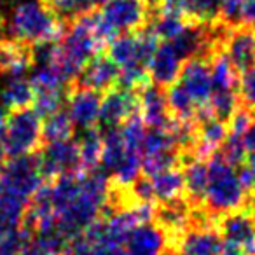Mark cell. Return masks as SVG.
<instances>
[{
	"instance_id": "obj_1",
	"label": "cell",
	"mask_w": 255,
	"mask_h": 255,
	"mask_svg": "<svg viewBox=\"0 0 255 255\" xmlns=\"http://www.w3.org/2000/svg\"><path fill=\"white\" fill-rule=\"evenodd\" d=\"M56 229L68 241L98 222L110 196V178L105 171L91 170L84 175L68 173L46 184Z\"/></svg>"
},
{
	"instance_id": "obj_2",
	"label": "cell",
	"mask_w": 255,
	"mask_h": 255,
	"mask_svg": "<svg viewBox=\"0 0 255 255\" xmlns=\"http://www.w3.org/2000/svg\"><path fill=\"white\" fill-rule=\"evenodd\" d=\"M105 39L102 37L96 23V12L89 11L72 19L70 26L63 30L56 40L54 65L68 79L77 77L84 67L98 54Z\"/></svg>"
},
{
	"instance_id": "obj_3",
	"label": "cell",
	"mask_w": 255,
	"mask_h": 255,
	"mask_svg": "<svg viewBox=\"0 0 255 255\" xmlns=\"http://www.w3.org/2000/svg\"><path fill=\"white\" fill-rule=\"evenodd\" d=\"M157 37L152 30L121 33L114 37L109 47V56L119 68V82L126 88H142L149 77V61L156 51Z\"/></svg>"
},
{
	"instance_id": "obj_4",
	"label": "cell",
	"mask_w": 255,
	"mask_h": 255,
	"mask_svg": "<svg viewBox=\"0 0 255 255\" xmlns=\"http://www.w3.org/2000/svg\"><path fill=\"white\" fill-rule=\"evenodd\" d=\"M9 35L16 42L37 46L42 42L58 40L63 33V19L42 0L19 2L9 18Z\"/></svg>"
},
{
	"instance_id": "obj_5",
	"label": "cell",
	"mask_w": 255,
	"mask_h": 255,
	"mask_svg": "<svg viewBox=\"0 0 255 255\" xmlns=\"http://www.w3.org/2000/svg\"><path fill=\"white\" fill-rule=\"evenodd\" d=\"M247 192L236 166L222 156H213L208 163V187L205 194L206 208L215 215L238 212L247 201Z\"/></svg>"
},
{
	"instance_id": "obj_6",
	"label": "cell",
	"mask_w": 255,
	"mask_h": 255,
	"mask_svg": "<svg viewBox=\"0 0 255 255\" xmlns=\"http://www.w3.org/2000/svg\"><path fill=\"white\" fill-rule=\"evenodd\" d=\"M102 5L96 23L105 42L121 33L136 32L147 23L149 4L145 0H107Z\"/></svg>"
},
{
	"instance_id": "obj_7",
	"label": "cell",
	"mask_w": 255,
	"mask_h": 255,
	"mask_svg": "<svg viewBox=\"0 0 255 255\" xmlns=\"http://www.w3.org/2000/svg\"><path fill=\"white\" fill-rule=\"evenodd\" d=\"M42 138V121L35 109L12 110L4 129V152L7 157L32 154Z\"/></svg>"
},
{
	"instance_id": "obj_8",
	"label": "cell",
	"mask_w": 255,
	"mask_h": 255,
	"mask_svg": "<svg viewBox=\"0 0 255 255\" xmlns=\"http://www.w3.org/2000/svg\"><path fill=\"white\" fill-rule=\"evenodd\" d=\"M42 178L44 173L40 168V159L37 156L26 154V156L11 157V161L0 170V189L12 192L30 203L33 194L44 184Z\"/></svg>"
},
{
	"instance_id": "obj_9",
	"label": "cell",
	"mask_w": 255,
	"mask_h": 255,
	"mask_svg": "<svg viewBox=\"0 0 255 255\" xmlns=\"http://www.w3.org/2000/svg\"><path fill=\"white\" fill-rule=\"evenodd\" d=\"M178 84L187 93V96L192 100L196 109L199 110V119L210 117L208 103L212 98L213 84H212V72L210 67L201 56L189 58L182 65L180 75H178Z\"/></svg>"
},
{
	"instance_id": "obj_10",
	"label": "cell",
	"mask_w": 255,
	"mask_h": 255,
	"mask_svg": "<svg viewBox=\"0 0 255 255\" xmlns=\"http://www.w3.org/2000/svg\"><path fill=\"white\" fill-rule=\"evenodd\" d=\"M39 159L44 177L51 178L77 173L79 168H82L81 156H79V143L72 138L60 140V142H47Z\"/></svg>"
},
{
	"instance_id": "obj_11",
	"label": "cell",
	"mask_w": 255,
	"mask_h": 255,
	"mask_svg": "<svg viewBox=\"0 0 255 255\" xmlns=\"http://www.w3.org/2000/svg\"><path fill=\"white\" fill-rule=\"evenodd\" d=\"M226 56L238 72H247L255 67V28L236 25L224 30L222 39Z\"/></svg>"
},
{
	"instance_id": "obj_12",
	"label": "cell",
	"mask_w": 255,
	"mask_h": 255,
	"mask_svg": "<svg viewBox=\"0 0 255 255\" xmlns=\"http://www.w3.org/2000/svg\"><path fill=\"white\" fill-rule=\"evenodd\" d=\"M220 0H159L157 11L180 16L191 23L215 25L219 21Z\"/></svg>"
},
{
	"instance_id": "obj_13",
	"label": "cell",
	"mask_w": 255,
	"mask_h": 255,
	"mask_svg": "<svg viewBox=\"0 0 255 255\" xmlns=\"http://www.w3.org/2000/svg\"><path fill=\"white\" fill-rule=\"evenodd\" d=\"M184 61V56L178 53V49L171 42L157 44L149 61V67H147L149 79L159 88L171 86L180 75Z\"/></svg>"
},
{
	"instance_id": "obj_14",
	"label": "cell",
	"mask_w": 255,
	"mask_h": 255,
	"mask_svg": "<svg viewBox=\"0 0 255 255\" xmlns=\"http://www.w3.org/2000/svg\"><path fill=\"white\" fill-rule=\"evenodd\" d=\"M138 107V98L131 91V88H110L102 98L100 110V123L107 128H114L123 124L128 117H131Z\"/></svg>"
},
{
	"instance_id": "obj_15",
	"label": "cell",
	"mask_w": 255,
	"mask_h": 255,
	"mask_svg": "<svg viewBox=\"0 0 255 255\" xmlns=\"http://www.w3.org/2000/svg\"><path fill=\"white\" fill-rule=\"evenodd\" d=\"M224 243L240 248L245 255H255V220L248 213L233 212L220 224Z\"/></svg>"
},
{
	"instance_id": "obj_16",
	"label": "cell",
	"mask_w": 255,
	"mask_h": 255,
	"mask_svg": "<svg viewBox=\"0 0 255 255\" xmlns=\"http://www.w3.org/2000/svg\"><path fill=\"white\" fill-rule=\"evenodd\" d=\"M100 110H102V98L95 89L81 86L68 98V116L74 126L81 128L84 131L91 129L100 121Z\"/></svg>"
},
{
	"instance_id": "obj_17",
	"label": "cell",
	"mask_w": 255,
	"mask_h": 255,
	"mask_svg": "<svg viewBox=\"0 0 255 255\" xmlns=\"http://www.w3.org/2000/svg\"><path fill=\"white\" fill-rule=\"evenodd\" d=\"M166 247V231L152 222L140 224L124 241L126 255H161Z\"/></svg>"
},
{
	"instance_id": "obj_18",
	"label": "cell",
	"mask_w": 255,
	"mask_h": 255,
	"mask_svg": "<svg viewBox=\"0 0 255 255\" xmlns=\"http://www.w3.org/2000/svg\"><path fill=\"white\" fill-rule=\"evenodd\" d=\"M222 248V234L206 226L185 229L178 241L180 255H219Z\"/></svg>"
},
{
	"instance_id": "obj_19",
	"label": "cell",
	"mask_w": 255,
	"mask_h": 255,
	"mask_svg": "<svg viewBox=\"0 0 255 255\" xmlns=\"http://www.w3.org/2000/svg\"><path fill=\"white\" fill-rule=\"evenodd\" d=\"M140 91L138 107L142 110V121L147 128H161L170 124V109H168L166 95L161 91L159 86H145Z\"/></svg>"
},
{
	"instance_id": "obj_20",
	"label": "cell",
	"mask_w": 255,
	"mask_h": 255,
	"mask_svg": "<svg viewBox=\"0 0 255 255\" xmlns=\"http://www.w3.org/2000/svg\"><path fill=\"white\" fill-rule=\"evenodd\" d=\"M119 81V68L110 56H95L81 72V86L95 91H109Z\"/></svg>"
},
{
	"instance_id": "obj_21",
	"label": "cell",
	"mask_w": 255,
	"mask_h": 255,
	"mask_svg": "<svg viewBox=\"0 0 255 255\" xmlns=\"http://www.w3.org/2000/svg\"><path fill=\"white\" fill-rule=\"evenodd\" d=\"M227 131H229V128L226 126L224 119H219V117L213 116L205 117L198 133L194 135L198 157L210 156L215 150H219L224 145V142H226Z\"/></svg>"
},
{
	"instance_id": "obj_22",
	"label": "cell",
	"mask_w": 255,
	"mask_h": 255,
	"mask_svg": "<svg viewBox=\"0 0 255 255\" xmlns=\"http://www.w3.org/2000/svg\"><path fill=\"white\" fill-rule=\"evenodd\" d=\"M28 201L0 189V241L21 227Z\"/></svg>"
},
{
	"instance_id": "obj_23",
	"label": "cell",
	"mask_w": 255,
	"mask_h": 255,
	"mask_svg": "<svg viewBox=\"0 0 255 255\" xmlns=\"http://www.w3.org/2000/svg\"><path fill=\"white\" fill-rule=\"evenodd\" d=\"M149 182L150 187H152L154 199L161 203L177 201V199H180L182 192L185 191L184 173L175 166L149 175Z\"/></svg>"
},
{
	"instance_id": "obj_24",
	"label": "cell",
	"mask_w": 255,
	"mask_h": 255,
	"mask_svg": "<svg viewBox=\"0 0 255 255\" xmlns=\"http://www.w3.org/2000/svg\"><path fill=\"white\" fill-rule=\"evenodd\" d=\"M33 61V53L30 46L21 42H7L4 47L0 68L9 75V77H25V74L30 70V65Z\"/></svg>"
},
{
	"instance_id": "obj_25",
	"label": "cell",
	"mask_w": 255,
	"mask_h": 255,
	"mask_svg": "<svg viewBox=\"0 0 255 255\" xmlns=\"http://www.w3.org/2000/svg\"><path fill=\"white\" fill-rule=\"evenodd\" d=\"M33 98H35L33 86L30 79L25 77H9L7 84L0 91V102L9 110L26 109L33 103Z\"/></svg>"
},
{
	"instance_id": "obj_26",
	"label": "cell",
	"mask_w": 255,
	"mask_h": 255,
	"mask_svg": "<svg viewBox=\"0 0 255 255\" xmlns=\"http://www.w3.org/2000/svg\"><path fill=\"white\" fill-rule=\"evenodd\" d=\"M184 185L192 203L205 201L206 187H208V163L203 157H194L185 164Z\"/></svg>"
},
{
	"instance_id": "obj_27",
	"label": "cell",
	"mask_w": 255,
	"mask_h": 255,
	"mask_svg": "<svg viewBox=\"0 0 255 255\" xmlns=\"http://www.w3.org/2000/svg\"><path fill=\"white\" fill-rule=\"evenodd\" d=\"M156 217L166 233H184L191 224V210L180 199L163 203L159 212H156Z\"/></svg>"
},
{
	"instance_id": "obj_28",
	"label": "cell",
	"mask_w": 255,
	"mask_h": 255,
	"mask_svg": "<svg viewBox=\"0 0 255 255\" xmlns=\"http://www.w3.org/2000/svg\"><path fill=\"white\" fill-rule=\"evenodd\" d=\"M67 245L68 240L58 229L32 231L26 255H61Z\"/></svg>"
},
{
	"instance_id": "obj_29",
	"label": "cell",
	"mask_w": 255,
	"mask_h": 255,
	"mask_svg": "<svg viewBox=\"0 0 255 255\" xmlns=\"http://www.w3.org/2000/svg\"><path fill=\"white\" fill-rule=\"evenodd\" d=\"M30 82L33 86V91H65V84L68 77L56 67L54 63L35 65Z\"/></svg>"
},
{
	"instance_id": "obj_30",
	"label": "cell",
	"mask_w": 255,
	"mask_h": 255,
	"mask_svg": "<svg viewBox=\"0 0 255 255\" xmlns=\"http://www.w3.org/2000/svg\"><path fill=\"white\" fill-rule=\"evenodd\" d=\"M210 72H212L213 91H236L238 70L233 67L226 53H215L210 65Z\"/></svg>"
},
{
	"instance_id": "obj_31",
	"label": "cell",
	"mask_w": 255,
	"mask_h": 255,
	"mask_svg": "<svg viewBox=\"0 0 255 255\" xmlns=\"http://www.w3.org/2000/svg\"><path fill=\"white\" fill-rule=\"evenodd\" d=\"M79 156H81V166L86 171L96 170L102 163V150H103V136L95 129H86L82 138L79 140Z\"/></svg>"
},
{
	"instance_id": "obj_32",
	"label": "cell",
	"mask_w": 255,
	"mask_h": 255,
	"mask_svg": "<svg viewBox=\"0 0 255 255\" xmlns=\"http://www.w3.org/2000/svg\"><path fill=\"white\" fill-rule=\"evenodd\" d=\"M74 131V123H72L68 112L56 110L44 117L42 123V138L46 142H60V140H68Z\"/></svg>"
},
{
	"instance_id": "obj_33",
	"label": "cell",
	"mask_w": 255,
	"mask_h": 255,
	"mask_svg": "<svg viewBox=\"0 0 255 255\" xmlns=\"http://www.w3.org/2000/svg\"><path fill=\"white\" fill-rule=\"evenodd\" d=\"M168 109L170 112L175 116V119L180 121H187V123H192L194 119L199 117V110L196 109V105L192 103V100L187 96V93L180 88V84H171L170 89H168Z\"/></svg>"
},
{
	"instance_id": "obj_34",
	"label": "cell",
	"mask_w": 255,
	"mask_h": 255,
	"mask_svg": "<svg viewBox=\"0 0 255 255\" xmlns=\"http://www.w3.org/2000/svg\"><path fill=\"white\" fill-rule=\"evenodd\" d=\"M185 26H187V19L180 18V16L157 11L156 18L152 19L150 30L157 37V40H161V42H171V40L177 39L184 32Z\"/></svg>"
},
{
	"instance_id": "obj_35",
	"label": "cell",
	"mask_w": 255,
	"mask_h": 255,
	"mask_svg": "<svg viewBox=\"0 0 255 255\" xmlns=\"http://www.w3.org/2000/svg\"><path fill=\"white\" fill-rule=\"evenodd\" d=\"M91 227L93 234H95V241H93V248L89 255H126L124 254V243L107 236L102 229V222H95Z\"/></svg>"
},
{
	"instance_id": "obj_36",
	"label": "cell",
	"mask_w": 255,
	"mask_h": 255,
	"mask_svg": "<svg viewBox=\"0 0 255 255\" xmlns=\"http://www.w3.org/2000/svg\"><path fill=\"white\" fill-rule=\"evenodd\" d=\"M47 4L63 21L77 18L84 12L93 11L95 7L91 0H47Z\"/></svg>"
},
{
	"instance_id": "obj_37",
	"label": "cell",
	"mask_w": 255,
	"mask_h": 255,
	"mask_svg": "<svg viewBox=\"0 0 255 255\" xmlns=\"http://www.w3.org/2000/svg\"><path fill=\"white\" fill-rule=\"evenodd\" d=\"M30 238H32V229L19 227L11 236L0 241V255H26Z\"/></svg>"
},
{
	"instance_id": "obj_38",
	"label": "cell",
	"mask_w": 255,
	"mask_h": 255,
	"mask_svg": "<svg viewBox=\"0 0 255 255\" xmlns=\"http://www.w3.org/2000/svg\"><path fill=\"white\" fill-rule=\"evenodd\" d=\"M65 102V91H39L33 98V109L37 110L40 117H46L49 114L61 109Z\"/></svg>"
},
{
	"instance_id": "obj_39",
	"label": "cell",
	"mask_w": 255,
	"mask_h": 255,
	"mask_svg": "<svg viewBox=\"0 0 255 255\" xmlns=\"http://www.w3.org/2000/svg\"><path fill=\"white\" fill-rule=\"evenodd\" d=\"M241 96L250 109H255V67L245 72L241 79Z\"/></svg>"
},
{
	"instance_id": "obj_40",
	"label": "cell",
	"mask_w": 255,
	"mask_h": 255,
	"mask_svg": "<svg viewBox=\"0 0 255 255\" xmlns=\"http://www.w3.org/2000/svg\"><path fill=\"white\" fill-rule=\"evenodd\" d=\"M243 142H245L247 154L255 152V124H252V126L248 128V131L245 133V136H243Z\"/></svg>"
},
{
	"instance_id": "obj_41",
	"label": "cell",
	"mask_w": 255,
	"mask_h": 255,
	"mask_svg": "<svg viewBox=\"0 0 255 255\" xmlns=\"http://www.w3.org/2000/svg\"><path fill=\"white\" fill-rule=\"evenodd\" d=\"M219 255H245V254L240 250V248L233 247V245H229V243H224V248L220 250Z\"/></svg>"
},
{
	"instance_id": "obj_42",
	"label": "cell",
	"mask_w": 255,
	"mask_h": 255,
	"mask_svg": "<svg viewBox=\"0 0 255 255\" xmlns=\"http://www.w3.org/2000/svg\"><path fill=\"white\" fill-rule=\"evenodd\" d=\"M247 164L255 171V152H250V157H248V163Z\"/></svg>"
},
{
	"instance_id": "obj_43",
	"label": "cell",
	"mask_w": 255,
	"mask_h": 255,
	"mask_svg": "<svg viewBox=\"0 0 255 255\" xmlns=\"http://www.w3.org/2000/svg\"><path fill=\"white\" fill-rule=\"evenodd\" d=\"M4 47H5V42H2V39H0V61H2V54H4Z\"/></svg>"
},
{
	"instance_id": "obj_44",
	"label": "cell",
	"mask_w": 255,
	"mask_h": 255,
	"mask_svg": "<svg viewBox=\"0 0 255 255\" xmlns=\"http://www.w3.org/2000/svg\"><path fill=\"white\" fill-rule=\"evenodd\" d=\"M93 2V5H100V4H105L107 0H91Z\"/></svg>"
},
{
	"instance_id": "obj_45",
	"label": "cell",
	"mask_w": 255,
	"mask_h": 255,
	"mask_svg": "<svg viewBox=\"0 0 255 255\" xmlns=\"http://www.w3.org/2000/svg\"><path fill=\"white\" fill-rule=\"evenodd\" d=\"M161 255H180V254H175V252H163Z\"/></svg>"
},
{
	"instance_id": "obj_46",
	"label": "cell",
	"mask_w": 255,
	"mask_h": 255,
	"mask_svg": "<svg viewBox=\"0 0 255 255\" xmlns=\"http://www.w3.org/2000/svg\"><path fill=\"white\" fill-rule=\"evenodd\" d=\"M147 4H156L157 5V2H159V0H145Z\"/></svg>"
},
{
	"instance_id": "obj_47",
	"label": "cell",
	"mask_w": 255,
	"mask_h": 255,
	"mask_svg": "<svg viewBox=\"0 0 255 255\" xmlns=\"http://www.w3.org/2000/svg\"><path fill=\"white\" fill-rule=\"evenodd\" d=\"M254 208H255V198H254Z\"/></svg>"
}]
</instances>
